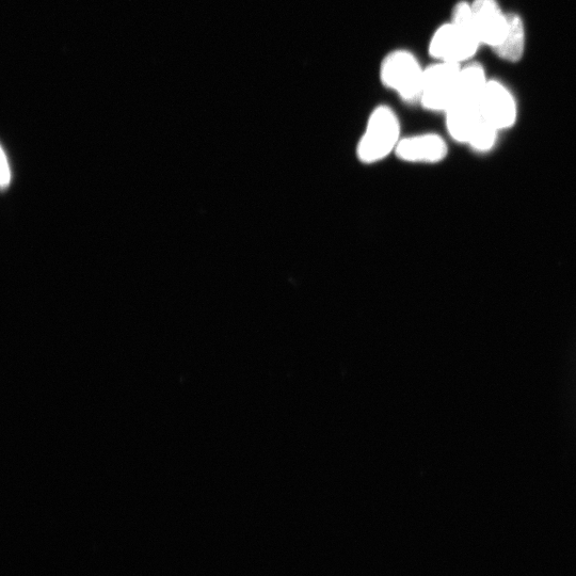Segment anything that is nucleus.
<instances>
[{"instance_id":"7","label":"nucleus","mask_w":576,"mask_h":576,"mask_svg":"<svg viewBox=\"0 0 576 576\" xmlns=\"http://www.w3.org/2000/svg\"><path fill=\"white\" fill-rule=\"evenodd\" d=\"M447 154L443 138L436 134L415 135L400 140L395 155L407 163H439Z\"/></svg>"},{"instance_id":"11","label":"nucleus","mask_w":576,"mask_h":576,"mask_svg":"<svg viewBox=\"0 0 576 576\" xmlns=\"http://www.w3.org/2000/svg\"><path fill=\"white\" fill-rule=\"evenodd\" d=\"M498 132L495 127L484 119L482 124L477 127L469 143L478 151L490 150L493 147L496 136H498Z\"/></svg>"},{"instance_id":"5","label":"nucleus","mask_w":576,"mask_h":576,"mask_svg":"<svg viewBox=\"0 0 576 576\" xmlns=\"http://www.w3.org/2000/svg\"><path fill=\"white\" fill-rule=\"evenodd\" d=\"M478 107L483 118L498 131L514 125L517 120L514 95L498 80L489 79Z\"/></svg>"},{"instance_id":"3","label":"nucleus","mask_w":576,"mask_h":576,"mask_svg":"<svg viewBox=\"0 0 576 576\" xmlns=\"http://www.w3.org/2000/svg\"><path fill=\"white\" fill-rule=\"evenodd\" d=\"M480 46L482 43L474 32L450 21L439 26L432 34L428 53L435 61L463 66L471 62Z\"/></svg>"},{"instance_id":"1","label":"nucleus","mask_w":576,"mask_h":576,"mask_svg":"<svg viewBox=\"0 0 576 576\" xmlns=\"http://www.w3.org/2000/svg\"><path fill=\"white\" fill-rule=\"evenodd\" d=\"M402 140V124L389 105H378L368 117L365 131L357 146V156L366 165L377 164L395 154Z\"/></svg>"},{"instance_id":"10","label":"nucleus","mask_w":576,"mask_h":576,"mask_svg":"<svg viewBox=\"0 0 576 576\" xmlns=\"http://www.w3.org/2000/svg\"><path fill=\"white\" fill-rule=\"evenodd\" d=\"M526 32L523 19L516 13H508L507 34L499 47L493 51L496 56L508 62H518L525 53Z\"/></svg>"},{"instance_id":"6","label":"nucleus","mask_w":576,"mask_h":576,"mask_svg":"<svg viewBox=\"0 0 576 576\" xmlns=\"http://www.w3.org/2000/svg\"><path fill=\"white\" fill-rule=\"evenodd\" d=\"M471 6L480 43L494 51L507 34L508 13L503 11L498 0H473Z\"/></svg>"},{"instance_id":"4","label":"nucleus","mask_w":576,"mask_h":576,"mask_svg":"<svg viewBox=\"0 0 576 576\" xmlns=\"http://www.w3.org/2000/svg\"><path fill=\"white\" fill-rule=\"evenodd\" d=\"M461 66L435 61L425 68L420 104L427 110L445 112L457 99Z\"/></svg>"},{"instance_id":"8","label":"nucleus","mask_w":576,"mask_h":576,"mask_svg":"<svg viewBox=\"0 0 576 576\" xmlns=\"http://www.w3.org/2000/svg\"><path fill=\"white\" fill-rule=\"evenodd\" d=\"M445 116L448 133L459 142L469 143L477 127L484 121L478 105L466 103L453 104Z\"/></svg>"},{"instance_id":"12","label":"nucleus","mask_w":576,"mask_h":576,"mask_svg":"<svg viewBox=\"0 0 576 576\" xmlns=\"http://www.w3.org/2000/svg\"><path fill=\"white\" fill-rule=\"evenodd\" d=\"M0 170H2V187L6 188L10 183L11 174L4 150L2 151V167H0Z\"/></svg>"},{"instance_id":"9","label":"nucleus","mask_w":576,"mask_h":576,"mask_svg":"<svg viewBox=\"0 0 576 576\" xmlns=\"http://www.w3.org/2000/svg\"><path fill=\"white\" fill-rule=\"evenodd\" d=\"M488 82L489 79L482 64L474 61L463 64L455 103L478 105Z\"/></svg>"},{"instance_id":"2","label":"nucleus","mask_w":576,"mask_h":576,"mask_svg":"<svg viewBox=\"0 0 576 576\" xmlns=\"http://www.w3.org/2000/svg\"><path fill=\"white\" fill-rule=\"evenodd\" d=\"M425 67L411 51L399 48L383 57L379 67L382 86L406 103H420Z\"/></svg>"}]
</instances>
